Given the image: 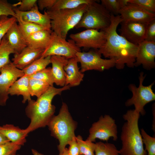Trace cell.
<instances>
[{"instance_id": "603a6c76", "label": "cell", "mask_w": 155, "mask_h": 155, "mask_svg": "<svg viewBox=\"0 0 155 155\" xmlns=\"http://www.w3.org/2000/svg\"><path fill=\"white\" fill-rule=\"evenodd\" d=\"M29 75H24L16 80L11 85L8 91L9 95L11 96L21 95L23 96L22 102L31 100L29 88Z\"/></svg>"}, {"instance_id": "7c38bea8", "label": "cell", "mask_w": 155, "mask_h": 155, "mask_svg": "<svg viewBox=\"0 0 155 155\" xmlns=\"http://www.w3.org/2000/svg\"><path fill=\"white\" fill-rule=\"evenodd\" d=\"M0 106H4L9 98V89L18 78L24 74L11 61L0 68Z\"/></svg>"}, {"instance_id": "52a82bcc", "label": "cell", "mask_w": 155, "mask_h": 155, "mask_svg": "<svg viewBox=\"0 0 155 155\" xmlns=\"http://www.w3.org/2000/svg\"><path fill=\"white\" fill-rule=\"evenodd\" d=\"M143 72L140 73L139 77V85L136 87L134 84H130L129 88L132 92L131 98L128 99L125 103L127 106L133 105L134 110L140 115H145L144 107L148 103L155 100V94L152 90L154 82L149 85L144 86L143 84L145 76Z\"/></svg>"}, {"instance_id": "6da1fadb", "label": "cell", "mask_w": 155, "mask_h": 155, "mask_svg": "<svg viewBox=\"0 0 155 155\" xmlns=\"http://www.w3.org/2000/svg\"><path fill=\"white\" fill-rule=\"evenodd\" d=\"M123 21L120 15L111 14L110 25L103 30L105 32L106 42L103 46L98 50L104 57L113 59L117 69H122L126 65L133 67L135 62L138 46L128 41L117 32V28Z\"/></svg>"}, {"instance_id": "277c9868", "label": "cell", "mask_w": 155, "mask_h": 155, "mask_svg": "<svg viewBox=\"0 0 155 155\" xmlns=\"http://www.w3.org/2000/svg\"><path fill=\"white\" fill-rule=\"evenodd\" d=\"M47 126L51 135L59 140L58 148L60 155L69 142L76 137L74 131L77 124L72 119L65 103L63 102L58 114L53 116Z\"/></svg>"}, {"instance_id": "bcb514c9", "label": "cell", "mask_w": 155, "mask_h": 155, "mask_svg": "<svg viewBox=\"0 0 155 155\" xmlns=\"http://www.w3.org/2000/svg\"><path fill=\"white\" fill-rule=\"evenodd\" d=\"M15 155H19V154H15Z\"/></svg>"}, {"instance_id": "83f0119b", "label": "cell", "mask_w": 155, "mask_h": 155, "mask_svg": "<svg viewBox=\"0 0 155 155\" xmlns=\"http://www.w3.org/2000/svg\"><path fill=\"white\" fill-rule=\"evenodd\" d=\"M12 53L15 54V52L9 45L5 35L0 42V68L11 61L9 57Z\"/></svg>"}, {"instance_id": "8fae6325", "label": "cell", "mask_w": 155, "mask_h": 155, "mask_svg": "<svg viewBox=\"0 0 155 155\" xmlns=\"http://www.w3.org/2000/svg\"><path fill=\"white\" fill-rule=\"evenodd\" d=\"M69 37L80 48L98 50L103 46L106 42L105 33L103 30L99 31L96 29H86L71 34Z\"/></svg>"}, {"instance_id": "3957f363", "label": "cell", "mask_w": 155, "mask_h": 155, "mask_svg": "<svg viewBox=\"0 0 155 155\" xmlns=\"http://www.w3.org/2000/svg\"><path fill=\"white\" fill-rule=\"evenodd\" d=\"M140 115L134 109L129 110L123 115L126 121L121 128L120 155H147L139 127Z\"/></svg>"}, {"instance_id": "ac0fdd59", "label": "cell", "mask_w": 155, "mask_h": 155, "mask_svg": "<svg viewBox=\"0 0 155 155\" xmlns=\"http://www.w3.org/2000/svg\"><path fill=\"white\" fill-rule=\"evenodd\" d=\"M76 57L68 59L64 67L65 73V85L70 87L79 85L83 81L84 74L79 70Z\"/></svg>"}, {"instance_id": "5bb4252c", "label": "cell", "mask_w": 155, "mask_h": 155, "mask_svg": "<svg viewBox=\"0 0 155 155\" xmlns=\"http://www.w3.org/2000/svg\"><path fill=\"white\" fill-rule=\"evenodd\" d=\"M123 21L149 23L155 19V13L148 11L139 5L128 3L119 13Z\"/></svg>"}, {"instance_id": "f35d334b", "label": "cell", "mask_w": 155, "mask_h": 155, "mask_svg": "<svg viewBox=\"0 0 155 155\" xmlns=\"http://www.w3.org/2000/svg\"><path fill=\"white\" fill-rule=\"evenodd\" d=\"M145 40L155 42V19L153 20L148 24Z\"/></svg>"}, {"instance_id": "4dcf8cb0", "label": "cell", "mask_w": 155, "mask_h": 155, "mask_svg": "<svg viewBox=\"0 0 155 155\" xmlns=\"http://www.w3.org/2000/svg\"><path fill=\"white\" fill-rule=\"evenodd\" d=\"M76 140L79 145L80 154L84 155H94L95 143L87 139L84 141L80 135L76 137Z\"/></svg>"}, {"instance_id": "44dd1931", "label": "cell", "mask_w": 155, "mask_h": 155, "mask_svg": "<svg viewBox=\"0 0 155 155\" xmlns=\"http://www.w3.org/2000/svg\"><path fill=\"white\" fill-rule=\"evenodd\" d=\"M5 36L10 46L15 54L20 53L27 46L25 40L19 28L17 21L9 29Z\"/></svg>"}, {"instance_id": "ba28073f", "label": "cell", "mask_w": 155, "mask_h": 155, "mask_svg": "<svg viewBox=\"0 0 155 155\" xmlns=\"http://www.w3.org/2000/svg\"><path fill=\"white\" fill-rule=\"evenodd\" d=\"M80 51V48L76 46L73 40L71 39L67 40L52 31L49 44L40 57L56 55L69 59L76 57L77 53Z\"/></svg>"}, {"instance_id": "d590c367", "label": "cell", "mask_w": 155, "mask_h": 155, "mask_svg": "<svg viewBox=\"0 0 155 155\" xmlns=\"http://www.w3.org/2000/svg\"><path fill=\"white\" fill-rule=\"evenodd\" d=\"M37 0H22L13 5L18 11L26 12L30 11L37 3Z\"/></svg>"}, {"instance_id": "1f68e13d", "label": "cell", "mask_w": 155, "mask_h": 155, "mask_svg": "<svg viewBox=\"0 0 155 155\" xmlns=\"http://www.w3.org/2000/svg\"><path fill=\"white\" fill-rule=\"evenodd\" d=\"M29 76L30 78L36 79L45 82L50 86H53L54 83L51 67L46 68Z\"/></svg>"}, {"instance_id": "30bf717a", "label": "cell", "mask_w": 155, "mask_h": 155, "mask_svg": "<svg viewBox=\"0 0 155 155\" xmlns=\"http://www.w3.org/2000/svg\"><path fill=\"white\" fill-rule=\"evenodd\" d=\"M76 57L78 62L80 64V71L82 73L93 70L102 71L115 66V60L102 58L101 55L98 50L87 52H78L76 54Z\"/></svg>"}, {"instance_id": "ab89813d", "label": "cell", "mask_w": 155, "mask_h": 155, "mask_svg": "<svg viewBox=\"0 0 155 155\" xmlns=\"http://www.w3.org/2000/svg\"><path fill=\"white\" fill-rule=\"evenodd\" d=\"M68 144L69 145L68 150L69 155H79L80 154L79 148L76 141V137L69 141Z\"/></svg>"}, {"instance_id": "d6a6232c", "label": "cell", "mask_w": 155, "mask_h": 155, "mask_svg": "<svg viewBox=\"0 0 155 155\" xmlns=\"http://www.w3.org/2000/svg\"><path fill=\"white\" fill-rule=\"evenodd\" d=\"M140 132L147 155H155V137L150 135L143 128L141 129Z\"/></svg>"}, {"instance_id": "d6986e66", "label": "cell", "mask_w": 155, "mask_h": 155, "mask_svg": "<svg viewBox=\"0 0 155 155\" xmlns=\"http://www.w3.org/2000/svg\"><path fill=\"white\" fill-rule=\"evenodd\" d=\"M68 60V59L62 56H51V71L54 83L62 87L65 86V73L64 67L67 64Z\"/></svg>"}, {"instance_id": "7402d4cb", "label": "cell", "mask_w": 155, "mask_h": 155, "mask_svg": "<svg viewBox=\"0 0 155 155\" xmlns=\"http://www.w3.org/2000/svg\"><path fill=\"white\" fill-rule=\"evenodd\" d=\"M52 32L51 30H44L33 33L25 39L27 46L44 49L49 42Z\"/></svg>"}, {"instance_id": "e0dca14e", "label": "cell", "mask_w": 155, "mask_h": 155, "mask_svg": "<svg viewBox=\"0 0 155 155\" xmlns=\"http://www.w3.org/2000/svg\"><path fill=\"white\" fill-rule=\"evenodd\" d=\"M41 49H35L26 46L20 53L14 54L12 63L18 68L22 70L34 61L39 58L44 51Z\"/></svg>"}, {"instance_id": "8d00e7d4", "label": "cell", "mask_w": 155, "mask_h": 155, "mask_svg": "<svg viewBox=\"0 0 155 155\" xmlns=\"http://www.w3.org/2000/svg\"><path fill=\"white\" fill-rule=\"evenodd\" d=\"M4 15L11 16L16 18L13 5L6 0H0V17Z\"/></svg>"}, {"instance_id": "74e56055", "label": "cell", "mask_w": 155, "mask_h": 155, "mask_svg": "<svg viewBox=\"0 0 155 155\" xmlns=\"http://www.w3.org/2000/svg\"><path fill=\"white\" fill-rule=\"evenodd\" d=\"M128 2L136 4L148 11L155 13V0H129Z\"/></svg>"}, {"instance_id": "f1b7e54d", "label": "cell", "mask_w": 155, "mask_h": 155, "mask_svg": "<svg viewBox=\"0 0 155 155\" xmlns=\"http://www.w3.org/2000/svg\"><path fill=\"white\" fill-rule=\"evenodd\" d=\"M94 155H120L119 150L113 144L101 142L95 143Z\"/></svg>"}, {"instance_id": "8992f818", "label": "cell", "mask_w": 155, "mask_h": 155, "mask_svg": "<svg viewBox=\"0 0 155 155\" xmlns=\"http://www.w3.org/2000/svg\"><path fill=\"white\" fill-rule=\"evenodd\" d=\"M97 0L88 5L80 21L75 28L102 30L108 27L111 22V14Z\"/></svg>"}, {"instance_id": "60d3db41", "label": "cell", "mask_w": 155, "mask_h": 155, "mask_svg": "<svg viewBox=\"0 0 155 155\" xmlns=\"http://www.w3.org/2000/svg\"><path fill=\"white\" fill-rule=\"evenodd\" d=\"M57 0H38L37 4L39 9L42 11L52 8L55 3Z\"/></svg>"}, {"instance_id": "d4e9b609", "label": "cell", "mask_w": 155, "mask_h": 155, "mask_svg": "<svg viewBox=\"0 0 155 155\" xmlns=\"http://www.w3.org/2000/svg\"><path fill=\"white\" fill-rule=\"evenodd\" d=\"M51 56L40 57L22 70L24 74L30 75L46 68L51 63Z\"/></svg>"}, {"instance_id": "484cf974", "label": "cell", "mask_w": 155, "mask_h": 155, "mask_svg": "<svg viewBox=\"0 0 155 155\" xmlns=\"http://www.w3.org/2000/svg\"><path fill=\"white\" fill-rule=\"evenodd\" d=\"M50 86L47 83L42 81L33 78L29 79V90L31 96L39 97L46 91Z\"/></svg>"}, {"instance_id": "4316f807", "label": "cell", "mask_w": 155, "mask_h": 155, "mask_svg": "<svg viewBox=\"0 0 155 155\" xmlns=\"http://www.w3.org/2000/svg\"><path fill=\"white\" fill-rule=\"evenodd\" d=\"M93 0H57L50 9L54 10L72 9L83 4H89Z\"/></svg>"}, {"instance_id": "cb8c5ba5", "label": "cell", "mask_w": 155, "mask_h": 155, "mask_svg": "<svg viewBox=\"0 0 155 155\" xmlns=\"http://www.w3.org/2000/svg\"><path fill=\"white\" fill-rule=\"evenodd\" d=\"M16 18L19 30L25 40L35 32L42 30H48L39 25L25 21L18 16L16 15Z\"/></svg>"}, {"instance_id": "9c48e42d", "label": "cell", "mask_w": 155, "mask_h": 155, "mask_svg": "<svg viewBox=\"0 0 155 155\" xmlns=\"http://www.w3.org/2000/svg\"><path fill=\"white\" fill-rule=\"evenodd\" d=\"M89 132L87 140L93 142L97 139L107 142L110 138L114 141L118 138L117 126L115 120L108 115L101 116L97 121L92 124Z\"/></svg>"}, {"instance_id": "f546056e", "label": "cell", "mask_w": 155, "mask_h": 155, "mask_svg": "<svg viewBox=\"0 0 155 155\" xmlns=\"http://www.w3.org/2000/svg\"><path fill=\"white\" fill-rule=\"evenodd\" d=\"M129 0H101V4L111 14L119 15L120 10L126 5Z\"/></svg>"}, {"instance_id": "4fadbf2b", "label": "cell", "mask_w": 155, "mask_h": 155, "mask_svg": "<svg viewBox=\"0 0 155 155\" xmlns=\"http://www.w3.org/2000/svg\"><path fill=\"white\" fill-rule=\"evenodd\" d=\"M149 23L135 21H122L118 30L120 35L130 43L137 45L145 40Z\"/></svg>"}, {"instance_id": "7bdbcfd3", "label": "cell", "mask_w": 155, "mask_h": 155, "mask_svg": "<svg viewBox=\"0 0 155 155\" xmlns=\"http://www.w3.org/2000/svg\"><path fill=\"white\" fill-rule=\"evenodd\" d=\"M31 151L32 152L33 155H44L34 149H32L31 150Z\"/></svg>"}, {"instance_id": "2e32d148", "label": "cell", "mask_w": 155, "mask_h": 155, "mask_svg": "<svg viewBox=\"0 0 155 155\" xmlns=\"http://www.w3.org/2000/svg\"><path fill=\"white\" fill-rule=\"evenodd\" d=\"M14 10L16 15L20 16L23 20L51 30V20L48 14L45 10L43 14L41 13L39 11L37 3L28 11H20L15 7H14Z\"/></svg>"}, {"instance_id": "836d02e7", "label": "cell", "mask_w": 155, "mask_h": 155, "mask_svg": "<svg viewBox=\"0 0 155 155\" xmlns=\"http://www.w3.org/2000/svg\"><path fill=\"white\" fill-rule=\"evenodd\" d=\"M17 21L14 17H9L4 15L0 17V42L11 27Z\"/></svg>"}, {"instance_id": "ffe728a7", "label": "cell", "mask_w": 155, "mask_h": 155, "mask_svg": "<svg viewBox=\"0 0 155 155\" xmlns=\"http://www.w3.org/2000/svg\"><path fill=\"white\" fill-rule=\"evenodd\" d=\"M0 133L10 142L21 146L26 142V138L28 134L25 129H21L11 124H6L0 126Z\"/></svg>"}, {"instance_id": "ee69618b", "label": "cell", "mask_w": 155, "mask_h": 155, "mask_svg": "<svg viewBox=\"0 0 155 155\" xmlns=\"http://www.w3.org/2000/svg\"><path fill=\"white\" fill-rule=\"evenodd\" d=\"M59 155H69L68 152V148H65L64 150L62 153Z\"/></svg>"}, {"instance_id": "b9f144b4", "label": "cell", "mask_w": 155, "mask_h": 155, "mask_svg": "<svg viewBox=\"0 0 155 155\" xmlns=\"http://www.w3.org/2000/svg\"><path fill=\"white\" fill-rule=\"evenodd\" d=\"M9 142V141L4 135L0 133V145Z\"/></svg>"}, {"instance_id": "5b68a950", "label": "cell", "mask_w": 155, "mask_h": 155, "mask_svg": "<svg viewBox=\"0 0 155 155\" xmlns=\"http://www.w3.org/2000/svg\"><path fill=\"white\" fill-rule=\"evenodd\" d=\"M87 5H82L72 9L45 10L51 20L53 32L66 39L69 31L75 28L80 21Z\"/></svg>"}, {"instance_id": "e575fe53", "label": "cell", "mask_w": 155, "mask_h": 155, "mask_svg": "<svg viewBox=\"0 0 155 155\" xmlns=\"http://www.w3.org/2000/svg\"><path fill=\"white\" fill-rule=\"evenodd\" d=\"M21 146L10 142L0 145V155H15Z\"/></svg>"}, {"instance_id": "7a4b0ae2", "label": "cell", "mask_w": 155, "mask_h": 155, "mask_svg": "<svg viewBox=\"0 0 155 155\" xmlns=\"http://www.w3.org/2000/svg\"><path fill=\"white\" fill-rule=\"evenodd\" d=\"M70 87L69 85L60 88L50 86L36 100L31 99L28 101L25 109L26 115L30 120L29 125L25 129L28 133L48 125L55 112V106L52 104L53 98L69 89Z\"/></svg>"}, {"instance_id": "f6af8a7d", "label": "cell", "mask_w": 155, "mask_h": 155, "mask_svg": "<svg viewBox=\"0 0 155 155\" xmlns=\"http://www.w3.org/2000/svg\"><path fill=\"white\" fill-rule=\"evenodd\" d=\"M79 155H84L82 154H80Z\"/></svg>"}, {"instance_id": "9a60e30c", "label": "cell", "mask_w": 155, "mask_h": 155, "mask_svg": "<svg viewBox=\"0 0 155 155\" xmlns=\"http://www.w3.org/2000/svg\"><path fill=\"white\" fill-rule=\"evenodd\" d=\"M155 42L144 40L138 45L134 66L142 65L144 68L151 69L155 67Z\"/></svg>"}]
</instances>
